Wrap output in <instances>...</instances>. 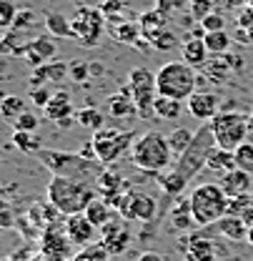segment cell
<instances>
[{
  "label": "cell",
  "mask_w": 253,
  "mask_h": 261,
  "mask_svg": "<svg viewBox=\"0 0 253 261\" xmlns=\"http://www.w3.org/2000/svg\"><path fill=\"white\" fill-rule=\"evenodd\" d=\"M213 148H216V136H213L211 123H201V128L195 130V136L190 141L188 151L181 159H176V163L168 171H163V176H160L163 194H168L171 198L183 194V189L206 168V161Z\"/></svg>",
  "instance_id": "obj_1"
},
{
  "label": "cell",
  "mask_w": 253,
  "mask_h": 261,
  "mask_svg": "<svg viewBox=\"0 0 253 261\" xmlns=\"http://www.w3.org/2000/svg\"><path fill=\"white\" fill-rule=\"evenodd\" d=\"M130 244V231H128V224L123 219H113L110 224L100 228V246L110 254V256H118L123 254Z\"/></svg>",
  "instance_id": "obj_15"
},
{
  "label": "cell",
  "mask_w": 253,
  "mask_h": 261,
  "mask_svg": "<svg viewBox=\"0 0 253 261\" xmlns=\"http://www.w3.org/2000/svg\"><path fill=\"white\" fill-rule=\"evenodd\" d=\"M248 5H251V0H223V8L226 10H236V13L246 10Z\"/></svg>",
  "instance_id": "obj_47"
},
{
  "label": "cell",
  "mask_w": 253,
  "mask_h": 261,
  "mask_svg": "<svg viewBox=\"0 0 253 261\" xmlns=\"http://www.w3.org/2000/svg\"><path fill=\"white\" fill-rule=\"evenodd\" d=\"M253 173H246L241 168H233L231 173L221 176V189L226 191L228 198H241V196H251V189H253Z\"/></svg>",
  "instance_id": "obj_20"
},
{
  "label": "cell",
  "mask_w": 253,
  "mask_h": 261,
  "mask_svg": "<svg viewBox=\"0 0 253 261\" xmlns=\"http://www.w3.org/2000/svg\"><path fill=\"white\" fill-rule=\"evenodd\" d=\"M15 15H18V8L13 5V0H0V28L3 31H10L13 28Z\"/></svg>",
  "instance_id": "obj_42"
},
{
  "label": "cell",
  "mask_w": 253,
  "mask_h": 261,
  "mask_svg": "<svg viewBox=\"0 0 253 261\" xmlns=\"http://www.w3.org/2000/svg\"><path fill=\"white\" fill-rule=\"evenodd\" d=\"M171 226L178 228V231H188V228L195 226V219H193L188 198H178L176 196V203L171 206Z\"/></svg>",
  "instance_id": "obj_27"
},
{
  "label": "cell",
  "mask_w": 253,
  "mask_h": 261,
  "mask_svg": "<svg viewBox=\"0 0 253 261\" xmlns=\"http://www.w3.org/2000/svg\"><path fill=\"white\" fill-rule=\"evenodd\" d=\"M233 153H236V166L241 171H246V173H253V143L251 141H243Z\"/></svg>",
  "instance_id": "obj_39"
},
{
  "label": "cell",
  "mask_w": 253,
  "mask_h": 261,
  "mask_svg": "<svg viewBox=\"0 0 253 261\" xmlns=\"http://www.w3.org/2000/svg\"><path fill=\"white\" fill-rule=\"evenodd\" d=\"M65 75H68V63H63V61H48V63L33 68L31 88H40V86H48V83L63 81Z\"/></svg>",
  "instance_id": "obj_21"
},
{
  "label": "cell",
  "mask_w": 253,
  "mask_h": 261,
  "mask_svg": "<svg viewBox=\"0 0 253 261\" xmlns=\"http://www.w3.org/2000/svg\"><path fill=\"white\" fill-rule=\"evenodd\" d=\"M138 25H140V33H143V38L146 40H151L156 33L165 31L168 28V15L158 10V8H153V10H146V13H140L138 15Z\"/></svg>",
  "instance_id": "obj_24"
},
{
  "label": "cell",
  "mask_w": 253,
  "mask_h": 261,
  "mask_svg": "<svg viewBox=\"0 0 253 261\" xmlns=\"http://www.w3.org/2000/svg\"><path fill=\"white\" fill-rule=\"evenodd\" d=\"M75 123L95 133V130H100L105 126V113L100 108H95V106H86V108L75 111Z\"/></svg>",
  "instance_id": "obj_32"
},
{
  "label": "cell",
  "mask_w": 253,
  "mask_h": 261,
  "mask_svg": "<svg viewBox=\"0 0 253 261\" xmlns=\"http://www.w3.org/2000/svg\"><path fill=\"white\" fill-rule=\"evenodd\" d=\"M181 246H186L188 261H223L228 256L226 246L216 236H208V233H193L186 241L181 239Z\"/></svg>",
  "instance_id": "obj_12"
},
{
  "label": "cell",
  "mask_w": 253,
  "mask_h": 261,
  "mask_svg": "<svg viewBox=\"0 0 253 261\" xmlns=\"http://www.w3.org/2000/svg\"><path fill=\"white\" fill-rule=\"evenodd\" d=\"M40 163L53 173V176H65V178H80V181H98V176L105 171L100 161H88L80 153H68V151H38Z\"/></svg>",
  "instance_id": "obj_4"
},
{
  "label": "cell",
  "mask_w": 253,
  "mask_h": 261,
  "mask_svg": "<svg viewBox=\"0 0 253 261\" xmlns=\"http://www.w3.org/2000/svg\"><path fill=\"white\" fill-rule=\"evenodd\" d=\"M105 113H108L113 121H130V118L138 116V108H135V103H133V98H130L128 86H123L118 93L105 98Z\"/></svg>",
  "instance_id": "obj_19"
},
{
  "label": "cell",
  "mask_w": 253,
  "mask_h": 261,
  "mask_svg": "<svg viewBox=\"0 0 253 261\" xmlns=\"http://www.w3.org/2000/svg\"><path fill=\"white\" fill-rule=\"evenodd\" d=\"M45 111V118L48 121H55L61 128H70L73 126V118H75V111H73V100L65 91L53 93V98L48 100V106L43 108Z\"/></svg>",
  "instance_id": "obj_18"
},
{
  "label": "cell",
  "mask_w": 253,
  "mask_h": 261,
  "mask_svg": "<svg viewBox=\"0 0 253 261\" xmlns=\"http://www.w3.org/2000/svg\"><path fill=\"white\" fill-rule=\"evenodd\" d=\"M221 3H223V0H188L190 15H193L195 20H203L208 13L218 10V5H221Z\"/></svg>",
  "instance_id": "obj_40"
},
{
  "label": "cell",
  "mask_w": 253,
  "mask_h": 261,
  "mask_svg": "<svg viewBox=\"0 0 253 261\" xmlns=\"http://www.w3.org/2000/svg\"><path fill=\"white\" fill-rule=\"evenodd\" d=\"M195 226H213L228 214V196L221 184H198L188 196Z\"/></svg>",
  "instance_id": "obj_5"
},
{
  "label": "cell",
  "mask_w": 253,
  "mask_h": 261,
  "mask_svg": "<svg viewBox=\"0 0 253 261\" xmlns=\"http://www.w3.org/2000/svg\"><path fill=\"white\" fill-rule=\"evenodd\" d=\"M58 56V45L53 40V35H33V40L28 43L25 53H23V61L31 65V68H38V65L48 63Z\"/></svg>",
  "instance_id": "obj_16"
},
{
  "label": "cell",
  "mask_w": 253,
  "mask_h": 261,
  "mask_svg": "<svg viewBox=\"0 0 253 261\" xmlns=\"http://www.w3.org/2000/svg\"><path fill=\"white\" fill-rule=\"evenodd\" d=\"M50 98H53V93H50L45 86H40V88H31V93H28V100H31V103H35L38 108H45Z\"/></svg>",
  "instance_id": "obj_46"
},
{
  "label": "cell",
  "mask_w": 253,
  "mask_h": 261,
  "mask_svg": "<svg viewBox=\"0 0 253 261\" xmlns=\"http://www.w3.org/2000/svg\"><path fill=\"white\" fill-rule=\"evenodd\" d=\"M138 136L133 130H123V128H113V126H103L100 130L93 133V148H95V156L103 166H113L118 163L126 153H130L133 148V141Z\"/></svg>",
  "instance_id": "obj_7"
},
{
  "label": "cell",
  "mask_w": 253,
  "mask_h": 261,
  "mask_svg": "<svg viewBox=\"0 0 253 261\" xmlns=\"http://www.w3.org/2000/svg\"><path fill=\"white\" fill-rule=\"evenodd\" d=\"M128 91L130 98L138 108V116L143 121H153L156 113H153V106H156V98H158V88H156V73H151L148 68H133L128 73Z\"/></svg>",
  "instance_id": "obj_8"
},
{
  "label": "cell",
  "mask_w": 253,
  "mask_h": 261,
  "mask_svg": "<svg viewBox=\"0 0 253 261\" xmlns=\"http://www.w3.org/2000/svg\"><path fill=\"white\" fill-rule=\"evenodd\" d=\"M31 40L33 38L28 35V33L10 28V31L3 33V38H0V56H15V58H23V53H25V48H28Z\"/></svg>",
  "instance_id": "obj_22"
},
{
  "label": "cell",
  "mask_w": 253,
  "mask_h": 261,
  "mask_svg": "<svg viewBox=\"0 0 253 261\" xmlns=\"http://www.w3.org/2000/svg\"><path fill=\"white\" fill-rule=\"evenodd\" d=\"M203 43L208 48L211 56H223L231 50V43H233V35H228V31H216V33H206L203 35Z\"/></svg>",
  "instance_id": "obj_36"
},
{
  "label": "cell",
  "mask_w": 253,
  "mask_h": 261,
  "mask_svg": "<svg viewBox=\"0 0 253 261\" xmlns=\"http://www.w3.org/2000/svg\"><path fill=\"white\" fill-rule=\"evenodd\" d=\"M130 161L135 168H140L146 173L168 171L176 161L171 153V146H168V136H163L158 130H148V133L138 136L130 148Z\"/></svg>",
  "instance_id": "obj_3"
},
{
  "label": "cell",
  "mask_w": 253,
  "mask_h": 261,
  "mask_svg": "<svg viewBox=\"0 0 253 261\" xmlns=\"http://www.w3.org/2000/svg\"><path fill=\"white\" fill-rule=\"evenodd\" d=\"M211 128H213L218 148L236 151L243 141H248V116H243L238 111H221L211 121Z\"/></svg>",
  "instance_id": "obj_9"
},
{
  "label": "cell",
  "mask_w": 253,
  "mask_h": 261,
  "mask_svg": "<svg viewBox=\"0 0 253 261\" xmlns=\"http://www.w3.org/2000/svg\"><path fill=\"white\" fill-rule=\"evenodd\" d=\"M193 130L190 128H173L168 133V146H171V153H173V159H181L186 151H188L190 141H193ZM176 163V161H173Z\"/></svg>",
  "instance_id": "obj_35"
},
{
  "label": "cell",
  "mask_w": 253,
  "mask_h": 261,
  "mask_svg": "<svg viewBox=\"0 0 253 261\" xmlns=\"http://www.w3.org/2000/svg\"><path fill=\"white\" fill-rule=\"evenodd\" d=\"M33 261H38V259H33Z\"/></svg>",
  "instance_id": "obj_54"
},
{
  "label": "cell",
  "mask_w": 253,
  "mask_h": 261,
  "mask_svg": "<svg viewBox=\"0 0 253 261\" xmlns=\"http://www.w3.org/2000/svg\"><path fill=\"white\" fill-rule=\"evenodd\" d=\"M100 73H103V65L91 63V75H100Z\"/></svg>",
  "instance_id": "obj_49"
},
{
  "label": "cell",
  "mask_w": 253,
  "mask_h": 261,
  "mask_svg": "<svg viewBox=\"0 0 253 261\" xmlns=\"http://www.w3.org/2000/svg\"><path fill=\"white\" fill-rule=\"evenodd\" d=\"M251 8H253V0H251Z\"/></svg>",
  "instance_id": "obj_52"
},
{
  "label": "cell",
  "mask_w": 253,
  "mask_h": 261,
  "mask_svg": "<svg viewBox=\"0 0 253 261\" xmlns=\"http://www.w3.org/2000/svg\"><path fill=\"white\" fill-rule=\"evenodd\" d=\"M116 208L123 221H143V224H151L158 214L156 198L148 194H138V191L121 194V198L116 201Z\"/></svg>",
  "instance_id": "obj_11"
},
{
  "label": "cell",
  "mask_w": 253,
  "mask_h": 261,
  "mask_svg": "<svg viewBox=\"0 0 253 261\" xmlns=\"http://www.w3.org/2000/svg\"><path fill=\"white\" fill-rule=\"evenodd\" d=\"M43 20H40V15L33 10V8H18V15H15V23H13V28L15 31H23V33H31L33 28H38Z\"/></svg>",
  "instance_id": "obj_37"
},
{
  "label": "cell",
  "mask_w": 253,
  "mask_h": 261,
  "mask_svg": "<svg viewBox=\"0 0 253 261\" xmlns=\"http://www.w3.org/2000/svg\"><path fill=\"white\" fill-rule=\"evenodd\" d=\"M213 226L218 228L221 236L231 239V241H246V236H248V224H246L241 216H231V214H226L221 221L213 224Z\"/></svg>",
  "instance_id": "obj_25"
},
{
  "label": "cell",
  "mask_w": 253,
  "mask_h": 261,
  "mask_svg": "<svg viewBox=\"0 0 253 261\" xmlns=\"http://www.w3.org/2000/svg\"><path fill=\"white\" fill-rule=\"evenodd\" d=\"M206 168L211 171V173H218V176H226V173H231L233 168H238L236 166V153L233 151H226V148H213L211 151V156H208V161H206Z\"/></svg>",
  "instance_id": "obj_26"
},
{
  "label": "cell",
  "mask_w": 253,
  "mask_h": 261,
  "mask_svg": "<svg viewBox=\"0 0 253 261\" xmlns=\"http://www.w3.org/2000/svg\"><path fill=\"white\" fill-rule=\"evenodd\" d=\"M248 136H253V113L248 116Z\"/></svg>",
  "instance_id": "obj_51"
},
{
  "label": "cell",
  "mask_w": 253,
  "mask_h": 261,
  "mask_svg": "<svg viewBox=\"0 0 253 261\" xmlns=\"http://www.w3.org/2000/svg\"><path fill=\"white\" fill-rule=\"evenodd\" d=\"M148 43H151V48H153V50H163V53H168V50L178 48V35L171 31V28H165V31L156 33Z\"/></svg>",
  "instance_id": "obj_38"
},
{
  "label": "cell",
  "mask_w": 253,
  "mask_h": 261,
  "mask_svg": "<svg viewBox=\"0 0 253 261\" xmlns=\"http://www.w3.org/2000/svg\"><path fill=\"white\" fill-rule=\"evenodd\" d=\"M246 244H251V246H253V226H248V236H246Z\"/></svg>",
  "instance_id": "obj_50"
},
{
  "label": "cell",
  "mask_w": 253,
  "mask_h": 261,
  "mask_svg": "<svg viewBox=\"0 0 253 261\" xmlns=\"http://www.w3.org/2000/svg\"><path fill=\"white\" fill-rule=\"evenodd\" d=\"M38 123H40L38 116L31 113V111H25V113H20V116L13 121V128L15 130H33V133H35V130H38Z\"/></svg>",
  "instance_id": "obj_45"
},
{
  "label": "cell",
  "mask_w": 253,
  "mask_h": 261,
  "mask_svg": "<svg viewBox=\"0 0 253 261\" xmlns=\"http://www.w3.org/2000/svg\"><path fill=\"white\" fill-rule=\"evenodd\" d=\"M110 35L123 43V45H138V40L143 38L138 20H118V23H110Z\"/></svg>",
  "instance_id": "obj_28"
},
{
  "label": "cell",
  "mask_w": 253,
  "mask_h": 261,
  "mask_svg": "<svg viewBox=\"0 0 253 261\" xmlns=\"http://www.w3.org/2000/svg\"><path fill=\"white\" fill-rule=\"evenodd\" d=\"M95 198H98V186L91 181L53 176L50 184H48V203L63 216L86 214V208Z\"/></svg>",
  "instance_id": "obj_2"
},
{
  "label": "cell",
  "mask_w": 253,
  "mask_h": 261,
  "mask_svg": "<svg viewBox=\"0 0 253 261\" xmlns=\"http://www.w3.org/2000/svg\"><path fill=\"white\" fill-rule=\"evenodd\" d=\"M108 251L98 244V246H88V249H83L80 254H75L70 261H108Z\"/></svg>",
  "instance_id": "obj_44"
},
{
  "label": "cell",
  "mask_w": 253,
  "mask_h": 261,
  "mask_svg": "<svg viewBox=\"0 0 253 261\" xmlns=\"http://www.w3.org/2000/svg\"><path fill=\"white\" fill-rule=\"evenodd\" d=\"M43 23H45L48 35H53V38H73V25L63 13H45Z\"/></svg>",
  "instance_id": "obj_31"
},
{
  "label": "cell",
  "mask_w": 253,
  "mask_h": 261,
  "mask_svg": "<svg viewBox=\"0 0 253 261\" xmlns=\"http://www.w3.org/2000/svg\"><path fill=\"white\" fill-rule=\"evenodd\" d=\"M181 56H183V63H188L190 68H203L208 63V48L203 43V38H188L183 40L181 45Z\"/></svg>",
  "instance_id": "obj_23"
},
{
  "label": "cell",
  "mask_w": 253,
  "mask_h": 261,
  "mask_svg": "<svg viewBox=\"0 0 253 261\" xmlns=\"http://www.w3.org/2000/svg\"><path fill=\"white\" fill-rule=\"evenodd\" d=\"M135 261H165V256H163V254H158V251H143V254H140Z\"/></svg>",
  "instance_id": "obj_48"
},
{
  "label": "cell",
  "mask_w": 253,
  "mask_h": 261,
  "mask_svg": "<svg viewBox=\"0 0 253 261\" xmlns=\"http://www.w3.org/2000/svg\"><path fill=\"white\" fill-rule=\"evenodd\" d=\"M86 219H88V221L100 231L105 224H110V221H113V206H110L105 198H95L93 203L86 208Z\"/></svg>",
  "instance_id": "obj_29"
},
{
  "label": "cell",
  "mask_w": 253,
  "mask_h": 261,
  "mask_svg": "<svg viewBox=\"0 0 253 261\" xmlns=\"http://www.w3.org/2000/svg\"><path fill=\"white\" fill-rule=\"evenodd\" d=\"M105 15L100 8H91V5H80L75 10V15L70 18V25H73V38L86 45V48H95L105 33Z\"/></svg>",
  "instance_id": "obj_10"
},
{
  "label": "cell",
  "mask_w": 253,
  "mask_h": 261,
  "mask_svg": "<svg viewBox=\"0 0 253 261\" xmlns=\"http://www.w3.org/2000/svg\"><path fill=\"white\" fill-rule=\"evenodd\" d=\"M186 106H188V113L195 121L211 123L221 113V96L218 93H211V91H195L186 100Z\"/></svg>",
  "instance_id": "obj_14"
},
{
  "label": "cell",
  "mask_w": 253,
  "mask_h": 261,
  "mask_svg": "<svg viewBox=\"0 0 253 261\" xmlns=\"http://www.w3.org/2000/svg\"><path fill=\"white\" fill-rule=\"evenodd\" d=\"M153 113H156L158 121H178V116L183 113V100L158 96L156 98V106H153Z\"/></svg>",
  "instance_id": "obj_30"
},
{
  "label": "cell",
  "mask_w": 253,
  "mask_h": 261,
  "mask_svg": "<svg viewBox=\"0 0 253 261\" xmlns=\"http://www.w3.org/2000/svg\"><path fill=\"white\" fill-rule=\"evenodd\" d=\"M68 75L75 81V83H83L91 78V63L88 61H70L68 63Z\"/></svg>",
  "instance_id": "obj_43"
},
{
  "label": "cell",
  "mask_w": 253,
  "mask_h": 261,
  "mask_svg": "<svg viewBox=\"0 0 253 261\" xmlns=\"http://www.w3.org/2000/svg\"><path fill=\"white\" fill-rule=\"evenodd\" d=\"M198 25L203 28V33L226 31V15H223V10H213V13H208L203 20H198Z\"/></svg>",
  "instance_id": "obj_41"
},
{
  "label": "cell",
  "mask_w": 253,
  "mask_h": 261,
  "mask_svg": "<svg viewBox=\"0 0 253 261\" xmlns=\"http://www.w3.org/2000/svg\"><path fill=\"white\" fill-rule=\"evenodd\" d=\"M13 146L28 156H38V151H43L40 136L33 130H13Z\"/></svg>",
  "instance_id": "obj_33"
},
{
  "label": "cell",
  "mask_w": 253,
  "mask_h": 261,
  "mask_svg": "<svg viewBox=\"0 0 253 261\" xmlns=\"http://www.w3.org/2000/svg\"><path fill=\"white\" fill-rule=\"evenodd\" d=\"M100 3H105V0H100Z\"/></svg>",
  "instance_id": "obj_53"
},
{
  "label": "cell",
  "mask_w": 253,
  "mask_h": 261,
  "mask_svg": "<svg viewBox=\"0 0 253 261\" xmlns=\"http://www.w3.org/2000/svg\"><path fill=\"white\" fill-rule=\"evenodd\" d=\"M25 111H28V106H25V100L20 96H0V116H3L5 123L13 126V121L20 113H25Z\"/></svg>",
  "instance_id": "obj_34"
},
{
  "label": "cell",
  "mask_w": 253,
  "mask_h": 261,
  "mask_svg": "<svg viewBox=\"0 0 253 261\" xmlns=\"http://www.w3.org/2000/svg\"><path fill=\"white\" fill-rule=\"evenodd\" d=\"M65 233L68 239L73 241V246H93L95 236H98V228L86 219V214H75V216H65Z\"/></svg>",
  "instance_id": "obj_17"
},
{
  "label": "cell",
  "mask_w": 253,
  "mask_h": 261,
  "mask_svg": "<svg viewBox=\"0 0 253 261\" xmlns=\"http://www.w3.org/2000/svg\"><path fill=\"white\" fill-rule=\"evenodd\" d=\"M70 246H73V241L68 239V233H65V226H55V224H50V226L45 228V233H43V256L48 261H65V259H73L70 256Z\"/></svg>",
  "instance_id": "obj_13"
},
{
  "label": "cell",
  "mask_w": 253,
  "mask_h": 261,
  "mask_svg": "<svg viewBox=\"0 0 253 261\" xmlns=\"http://www.w3.org/2000/svg\"><path fill=\"white\" fill-rule=\"evenodd\" d=\"M195 86H198V73H195V68H190L183 61L163 63L158 68V73H156L158 96L176 98V100H188L195 93Z\"/></svg>",
  "instance_id": "obj_6"
}]
</instances>
